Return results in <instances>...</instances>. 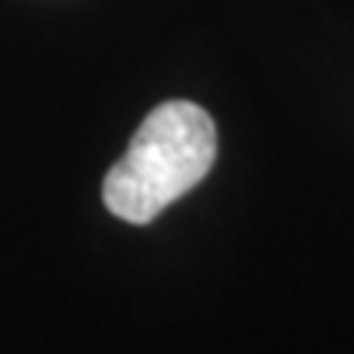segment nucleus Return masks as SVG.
<instances>
[{
    "label": "nucleus",
    "instance_id": "obj_1",
    "mask_svg": "<svg viewBox=\"0 0 354 354\" xmlns=\"http://www.w3.org/2000/svg\"><path fill=\"white\" fill-rule=\"evenodd\" d=\"M214 161V118L197 102H161L105 174L102 201L109 214L125 223H151L165 207L197 187Z\"/></svg>",
    "mask_w": 354,
    "mask_h": 354
}]
</instances>
